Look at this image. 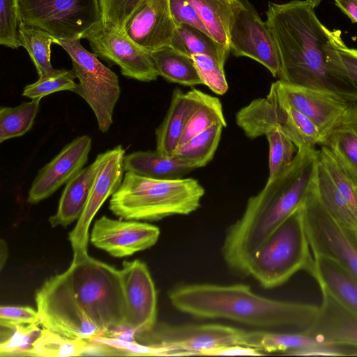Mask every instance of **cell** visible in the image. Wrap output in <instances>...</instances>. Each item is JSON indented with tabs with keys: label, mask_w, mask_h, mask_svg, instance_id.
<instances>
[{
	"label": "cell",
	"mask_w": 357,
	"mask_h": 357,
	"mask_svg": "<svg viewBox=\"0 0 357 357\" xmlns=\"http://www.w3.org/2000/svg\"><path fill=\"white\" fill-rule=\"evenodd\" d=\"M266 15L279 53L280 80L357 100L355 89L335 66L336 49L346 45L341 31L324 26L306 0L269 1Z\"/></svg>",
	"instance_id": "6da1fadb"
},
{
	"label": "cell",
	"mask_w": 357,
	"mask_h": 357,
	"mask_svg": "<svg viewBox=\"0 0 357 357\" xmlns=\"http://www.w3.org/2000/svg\"><path fill=\"white\" fill-rule=\"evenodd\" d=\"M319 150L298 149L291 166L251 197L242 216L227 229L222 248L227 265L246 275L248 264L261 244L301 206L314 183Z\"/></svg>",
	"instance_id": "7a4b0ae2"
},
{
	"label": "cell",
	"mask_w": 357,
	"mask_h": 357,
	"mask_svg": "<svg viewBox=\"0 0 357 357\" xmlns=\"http://www.w3.org/2000/svg\"><path fill=\"white\" fill-rule=\"evenodd\" d=\"M169 300L177 310L204 319H222L256 330L303 332L319 306L261 296L244 284H190L174 287Z\"/></svg>",
	"instance_id": "3957f363"
},
{
	"label": "cell",
	"mask_w": 357,
	"mask_h": 357,
	"mask_svg": "<svg viewBox=\"0 0 357 357\" xmlns=\"http://www.w3.org/2000/svg\"><path fill=\"white\" fill-rule=\"evenodd\" d=\"M204 192L195 178L160 180L126 172L121 185L111 196L109 208L121 219L155 221L195 211Z\"/></svg>",
	"instance_id": "277c9868"
},
{
	"label": "cell",
	"mask_w": 357,
	"mask_h": 357,
	"mask_svg": "<svg viewBox=\"0 0 357 357\" xmlns=\"http://www.w3.org/2000/svg\"><path fill=\"white\" fill-rule=\"evenodd\" d=\"M72 294L105 336L130 329L119 270L87 255L73 257L62 273Z\"/></svg>",
	"instance_id": "5b68a950"
},
{
	"label": "cell",
	"mask_w": 357,
	"mask_h": 357,
	"mask_svg": "<svg viewBox=\"0 0 357 357\" xmlns=\"http://www.w3.org/2000/svg\"><path fill=\"white\" fill-rule=\"evenodd\" d=\"M310 250L303 204L257 248L248 264L246 275L266 289L281 286L299 271L310 272L314 261Z\"/></svg>",
	"instance_id": "8992f818"
},
{
	"label": "cell",
	"mask_w": 357,
	"mask_h": 357,
	"mask_svg": "<svg viewBox=\"0 0 357 357\" xmlns=\"http://www.w3.org/2000/svg\"><path fill=\"white\" fill-rule=\"evenodd\" d=\"M236 124L250 139L279 130L289 138L297 149L322 145L324 138L313 122L291 106L272 83L267 96L253 100L236 115Z\"/></svg>",
	"instance_id": "52a82bcc"
},
{
	"label": "cell",
	"mask_w": 357,
	"mask_h": 357,
	"mask_svg": "<svg viewBox=\"0 0 357 357\" xmlns=\"http://www.w3.org/2000/svg\"><path fill=\"white\" fill-rule=\"evenodd\" d=\"M248 331L221 324L156 323L150 331L135 333L138 342L159 351V356H208L220 347L246 346Z\"/></svg>",
	"instance_id": "ba28073f"
},
{
	"label": "cell",
	"mask_w": 357,
	"mask_h": 357,
	"mask_svg": "<svg viewBox=\"0 0 357 357\" xmlns=\"http://www.w3.org/2000/svg\"><path fill=\"white\" fill-rule=\"evenodd\" d=\"M20 22L59 40L86 38L103 26L99 0H18Z\"/></svg>",
	"instance_id": "9c48e42d"
},
{
	"label": "cell",
	"mask_w": 357,
	"mask_h": 357,
	"mask_svg": "<svg viewBox=\"0 0 357 357\" xmlns=\"http://www.w3.org/2000/svg\"><path fill=\"white\" fill-rule=\"evenodd\" d=\"M68 53L73 72L79 83L73 91L81 96L93 110L102 132L113 123V114L121 94L118 76L83 47L80 39L59 40L56 43Z\"/></svg>",
	"instance_id": "30bf717a"
},
{
	"label": "cell",
	"mask_w": 357,
	"mask_h": 357,
	"mask_svg": "<svg viewBox=\"0 0 357 357\" xmlns=\"http://www.w3.org/2000/svg\"><path fill=\"white\" fill-rule=\"evenodd\" d=\"M38 323L62 336L90 340L104 335L70 292L62 273L54 275L36 291Z\"/></svg>",
	"instance_id": "8fae6325"
},
{
	"label": "cell",
	"mask_w": 357,
	"mask_h": 357,
	"mask_svg": "<svg viewBox=\"0 0 357 357\" xmlns=\"http://www.w3.org/2000/svg\"><path fill=\"white\" fill-rule=\"evenodd\" d=\"M303 215L313 255L335 260L357 278V230L331 215L317 196L314 181L303 204Z\"/></svg>",
	"instance_id": "7c38bea8"
},
{
	"label": "cell",
	"mask_w": 357,
	"mask_h": 357,
	"mask_svg": "<svg viewBox=\"0 0 357 357\" xmlns=\"http://www.w3.org/2000/svg\"><path fill=\"white\" fill-rule=\"evenodd\" d=\"M229 49L236 56H245L266 67L278 77L280 56L265 22L248 0H237L229 28Z\"/></svg>",
	"instance_id": "4fadbf2b"
},
{
	"label": "cell",
	"mask_w": 357,
	"mask_h": 357,
	"mask_svg": "<svg viewBox=\"0 0 357 357\" xmlns=\"http://www.w3.org/2000/svg\"><path fill=\"white\" fill-rule=\"evenodd\" d=\"M314 187L331 215L357 230V190L352 179L326 146L319 149Z\"/></svg>",
	"instance_id": "5bb4252c"
},
{
	"label": "cell",
	"mask_w": 357,
	"mask_h": 357,
	"mask_svg": "<svg viewBox=\"0 0 357 357\" xmlns=\"http://www.w3.org/2000/svg\"><path fill=\"white\" fill-rule=\"evenodd\" d=\"M126 151L121 145L102 153V158L92 183L88 199L74 229L69 232L73 257L88 254L89 227L98 210L121 185Z\"/></svg>",
	"instance_id": "9a60e30c"
},
{
	"label": "cell",
	"mask_w": 357,
	"mask_h": 357,
	"mask_svg": "<svg viewBox=\"0 0 357 357\" xmlns=\"http://www.w3.org/2000/svg\"><path fill=\"white\" fill-rule=\"evenodd\" d=\"M86 39L93 53L118 65L123 75L146 82L159 76L150 52L132 40L123 29L103 25Z\"/></svg>",
	"instance_id": "2e32d148"
},
{
	"label": "cell",
	"mask_w": 357,
	"mask_h": 357,
	"mask_svg": "<svg viewBox=\"0 0 357 357\" xmlns=\"http://www.w3.org/2000/svg\"><path fill=\"white\" fill-rule=\"evenodd\" d=\"M160 234V229L154 225L102 215L94 222L90 241L96 248L121 258L152 247Z\"/></svg>",
	"instance_id": "e0dca14e"
},
{
	"label": "cell",
	"mask_w": 357,
	"mask_h": 357,
	"mask_svg": "<svg viewBox=\"0 0 357 357\" xmlns=\"http://www.w3.org/2000/svg\"><path fill=\"white\" fill-rule=\"evenodd\" d=\"M119 271L128 328L135 333L151 330L157 323V291L147 265L139 259L124 261Z\"/></svg>",
	"instance_id": "ac0fdd59"
},
{
	"label": "cell",
	"mask_w": 357,
	"mask_h": 357,
	"mask_svg": "<svg viewBox=\"0 0 357 357\" xmlns=\"http://www.w3.org/2000/svg\"><path fill=\"white\" fill-rule=\"evenodd\" d=\"M277 82L280 91L289 103L317 127L324 142L357 102L324 90L292 85L280 79Z\"/></svg>",
	"instance_id": "d6986e66"
},
{
	"label": "cell",
	"mask_w": 357,
	"mask_h": 357,
	"mask_svg": "<svg viewBox=\"0 0 357 357\" xmlns=\"http://www.w3.org/2000/svg\"><path fill=\"white\" fill-rule=\"evenodd\" d=\"M91 146L88 135L78 136L66 144L38 171L29 190L27 202L37 204L66 184L86 164Z\"/></svg>",
	"instance_id": "ffe728a7"
},
{
	"label": "cell",
	"mask_w": 357,
	"mask_h": 357,
	"mask_svg": "<svg viewBox=\"0 0 357 357\" xmlns=\"http://www.w3.org/2000/svg\"><path fill=\"white\" fill-rule=\"evenodd\" d=\"M176 28L170 0H142L123 30L140 47L152 52L170 46Z\"/></svg>",
	"instance_id": "44dd1931"
},
{
	"label": "cell",
	"mask_w": 357,
	"mask_h": 357,
	"mask_svg": "<svg viewBox=\"0 0 357 357\" xmlns=\"http://www.w3.org/2000/svg\"><path fill=\"white\" fill-rule=\"evenodd\" d=\"M321 303L310 326L303 333L319 342L357 349V314L351 312L324 287Z\"/></svg>",
	"instance_id": "7402d4cb"
},
{
	"label": "cell",
	"mask_w": 357,
	"mask_h": 357,
	"mask_svg": "<svg viewBox=\"0 0 357 357\" xmlns=\"http://www.w3.org/2000/svg\"><path fill=\"white\" fill-rule=\"evenodd\" d=\"M207 96L195 88L186 93L179 89L174 91L166 116L155 131L157 151L173 155L188 121Z\"/></svg>",
	"instance_id": "603a6c76"
},
{
	"label": "cell",
	"mask_w": 357,
	"mask_h": 357,
	"mask_svg": "<svg viewBox=\"0 0 357 357\" xmlns=\"http://www.w3.org/2000/svg\"><path fill=\"white\" fill-rule=\"evenodd\" d=\"M102 158V153H99L92 163L82 168L66 184L57 211L49 218L52 227H67L79 219Z\"/></svg>",
	"instance_id": "cb8c5ba5"
},
{
	"label": "cell",
	"mask_w": 357,
	"mask_h": 357,
	"mask_svg": "<svg viewBox=\"0 0 357 357\" xmlns=\"http://www.w3.org/2000/svg\"><path fill=\"white\" fill-rule=\"evenodd\" d=\"M314 256V255H313ZM343 306L357 314V278L335 260L314 256L308 273Z\"/></svg>",
	"instance_id": "d4e9b609"
},
{
	"label": "cell",
	"mask_w": 357,
	"mask_h": 357,
	"mask_svg": "<svg viewBox=\"0 0 357 357\" xmlns=\"http://www.w3.org/2000/svg\"><path fill=\"white\" fill-rule=\"evenodd\" d=\"M196 10L217 45L224 67L230 51L229 28L237 0H186Z\"/></svg>",
	"instance_id": "484cf974"
},
{
	"label": "cell",
	"mask_w": 357,
	"mask_h": 357,
	"mask_svg": "<svg viewBox=\"0 0 357 357\" xmlns=\"http://www.w3.org/2000/svg\"><path fill=\"white\" fill-rule=\"evenodd\" d=\"M125 172L160 180L183 178L192 167L174 155L168 156L155 151H139L125 155Z\"/></svg>",
	"instance_id": "4316f807"
},
{
	"label": "cell",
	"mask_w": 357,
	"mask_h": 357,
	"mask_svg": "<svg viewBox=\"0 0 357 357\" xmlns=\"http://www.w3.org/2000/svg\"><path fill=\"white\" fill-rule=\"evenodd\" d=\"M324 344L303 332L273 331L264 330L248 331L246 346L254 348L264 354L282 353L298 355L305 349Z\"/></svg>",
	"instance_id": "83f0119b"
},
{
	"label": "cell",
	"mask_w": 357,
	"mask_h": 357,
	"mask_svg": "<svg viewBox=\"0 0 357 357\" xmlns=\"http://www.w3.org/2000/svg\"><path fill=\"white\" fill-rule=\"evenodd\" d=\"M159 76L184 86L203 84L192 58L171 46L150 52Z\"/></svg>",
	"instance_id": "f1b7e54d"
},
{
	"label": "cell",
	"mask_w": 357,
	"mask_h": 357,
	"mask_svg": "<svg viewBox=\"0 0 357 357\" xmlns=\"http://www.w3.org/2000/svg\"><path fill=\"white\" fill-rule=\"evenodd\" d=\"M321 146L328 147L340 162L357 170V102Z\"/></svg>",
	"instance_id": "f546056e"
},
{
	"label": "cell",
	"mask_w": 357,
	"mask_h": 357,
	"mask_svg": "<svg viewBox=\"0 0 357 357\" xmlns=\"http://www.w3.org/2000/svg\"><path fill=\"white\" fill-rule=\"evenodd\" d=\"M224 127L219 123L208 128L178 146L172 155L194 169L206 165L214 156Z\"/></svg>",
	"instance_id": "4dcf8cb0"
},
{
	"label": "cell",
	"mask_w": 357,
	"mask_h": 357,
	"mask_svg": "<svg viewBox=\"0 0 357 357\" xmlns=\"http://www.w3.org/2000/svg\"><path fill=\"white\" fill-rule=\"evenodd\" d=\"M20 46L29 53L35 65L38 77L54 72L56 69L51 63V45L57 39L45 31L20 22L18 29Z\"/></svg>",
	"instance_id": "1f68e13d"
},
{
	"label": "cell",
	"mask_w": 357,
	"mask_h": 357,
	"mask_svg": "<svg viewBox=\"0 0 357 357\" xmlns=\"http://www.w3.org/2000/svg\"><path fill=\"white\" fill-rule=\"evenodd\" d=\"M41 98L31 99L16 107L0 108V143L24 135L33 126Z\"/></svg>",
	"instance_id": "d6a6232c"
},
{
	"label": "cell",
	"mask_w": 357,
	"mask_h": 357,
	"mask_svg": "<svg viewBox=\"0 0 357 357\" xmlns=\"http://www.w3.org/2000/svg\"><path fill=\"white\" fill-rule=\"evenodd\" d=\"M88 340H75L43 328L33 344L31 356L70 357L84 356Z\"/></svg>",
	"instance_id": "836d02e7"
},
{
	"label": "cell",
	"mask_w": 357,
	"mask_h": 357,
	"mask_svg": "<svg viewBox=\"0 0 357 357\" xmlns=\"http://www.w3.org/2000/svg\"><path fill=\"white\" fill-rule=\"evenodd\" d=\"M170 46L190 56L196 54L208 55L220 65L218 47L212 38L189 25L177 24Z\"/></svg>",
	"instance_id": "e575fe53"
},
{
	"label": "cell",
	"mask_w": 357,
	"mask_h": 357,
	"mask_svg": "<svg viewBox=\"0 0 357 357\" xmlns=\"http://www.w3.org/2000/svg\"><path fill=\"white\" fill-rule=\"evenodd\" d=\"M219 123L225 127L227 126L221 102L218 98L208 95L204 103L188 121L181 137L178 146L187 142L208 128Z\"/></svg>",
	"instance_id": "d590c367"
},
{
	"label": "cell",
	"mask_w": 357,
	"mask_h": 357,
	"mask_svg": "<svg viewBox=\"0 0 357 357\" xmlns=\"http://www.w3.org/2000/svg\"><path fill=\"white\" fill-rule=\"evenodd\" d=\"M269 146L267 181L282 175L291 166L294 156L295 144L280 130H275L266 135Z\"/></svg>",
	"instance_id": "8d00e7d4"
},
{
	"label": "cell",
	"mask_w": 357,
	"mask_h": 357,
	"mask_svg": "<svg viewBox=\"0 0 357 357\" xmlns=\"http://www.w3.org/2000/svg\"><path fill=\"white\" fill-rule=\"evenodd\" d=\"M73 70L56 69L47 73L30 84L26 85L22 91V96L29 98H42L44 96L61 91H73L77 84Z\"/></svg>",
	"instance_id": "74e56055"
},
{
	"label": "cell",
	"mask_w": 357,
	"mask_h": 357,
	"mask_svg": "<svg viewBox=\"0 0 357 357\" xmlns=\"http://www.w3.org/2000/svg\"><path fill=\"white\" fill-rule=\"evenodd\" d=\"M38 322L19 326L1 337V356H31L33 344L42 330Z\"/></svg>",
	"instance_id": "f35d334b"
},
{
	"label": "cell",
	"mask_w": 357,
	"mask_h": 357,
	"mask_svg": "<svg viewBox=\"0 0 357 357\" xmlns=\"http://www.w3.org/2000/svg\"><path fill=\"white\" fill-rule=\"evenodd\" d=\"M202 84L218 95H223L228 90L224 68L218 61L206 54H196L191 56Z\"/></svg>",
	"instance_id": "ab89813d"
},
{
	"label": "cell",
	"mask_w": 357,
	"mask_h": 357,
	"mask_svg": "<svg viewBox=\"0 0 357 357\" xmlns=\"http://www.w3.org/2000/svg\"><path fill=\"white\" fill-rule=\"evenodd\" d=\"M20 23L18 0H0V44L18 48Z\"/></svg>",
	"instance_id": "60d3db41"
},
{
	"label": "cell",
	"mask_w": 357,
	"mask_h": 357,
	"mask_svg": "<svg viewBox=\"0 0 357 357\" xmlns=\"http://www.w3.org/2000/svg\"><path fill=\"white\" fill-rule=\"evenodd\" d=\"M103 25L123 29L126 21L142 0H99Z\"/></svg>",
	"instance_id": "b9f144b4"
},
{
	"label": "cell",
	"mask_w": 357,
	"mask_h": 357,
	"mask_svg": "<svg viewBox=\"0 0 357 357\" xmlns=\"http://www.w3.org/2000/svg\"><path fill=\"white\" fill-rule=\"evenodd\" d=\"M37 310L29 306L1 305L0 307L1 328L13 330L19 326L38 322Z\"/></svg>",
	"instance_id": "7bdbcfd3"
},
{
	"label": "cell",
	"mask_w": 357,
	"mask_h": 357,
	"mask_svg": "<svg viewBox=\"0 0 357 357\" xmlns=\"http://www.w3.org/2000/svg\"><path fill=\"white\" fill-rule=\"evenodd\" d=\"M170 6L176 24L189 25L211 36L196 10L188 1L170 0Z\"/></svg>",
	"instance_id": "ee69618b"
},
{
	"label": "cell",
	"mask_w": 357,
	"mask_h": 357,
	"mask_svg": "<svg viewBox=\"0 0 357 357\" xmlns=\"http://www.w3.org/2000/svg\"><path fill=\"white\" fill-rule=\"evenodd\" d=\"M337 72L354 87L357 93V49L349 48L346 45L337 47Z\"/></svg>",
	"instance_id": "f6af8a7d"
},
{
	"label": "cell",
	"mask_w": 357,
	"mask_h": 357,
	"mask_svg": "<svg viewBox=\"0 0 357 357\" xmlns=\"http://www.w3.org/2000/svg\"><path fill=\"white\" fill-rule=\"evenodd\" d=\"M261 351L246 346L230 345L216 349L208 356H262Z\"/></svg>",
	"instance_id": "bcb514c9"
},
{
	"label": "cell",
	"mask_w": 357,
	"mask_h": 357,
	"mask_svg": "<svg viewBox=\"0 0 357 357\" xmlns=\"http://www.w3.org/2000/svg\"><path fill=\"white\" fill-rule=\"evenodd\" d=\"M335 4L353 23H357V0H334Z\"/></svg>",
	"instance_id": "7dc6e473"
},
{
	"label": "cell",
	"mask_w": 357,
	"mask_h": 357,
	"mask_svg": "<svg viewBox=\"0 0 357 357\" xmlns=\"http://www.w3.org/2000/svg\"><path fill=\"white\" fill-rule=\"evenodd\" d=\"M8 256V250L6 242L3 239L0 240V268H3Z\"/></svg>",
	"instance_id": "c3c4849f"
},
{
	"label": "cell",
	"mask_w": 357,
	"mask_h": 357,
	"mask_svg": "<svg viewBox=\"0 0 357 357\" xmlns=\"http://www.w3.org/2000/svg\"><path fill=\"white\" fill-rule=\"evenodd\" d=\"M336 157V156H335ZM338 160V159H337ZM340 161V160H339ZM342 165L344 167L351 178L352 179L354 183L355 184L356 188L357 190V170L342 163L340 161Z\"/></svg>",
	"instance_id": "681fc988"
},
{
	"label": "cell",
	"mask_w": 357,
	"mask_h": 357,
	"mask_svg": "<svg viewBox=\"0 0 357 357\" xmlns=\"http://www.w3.org/2000/svg\"><path fill=\"white\" fill-rule=\"evenodd\" d=\"M306 1L314 8L315 7H317L321 1V0H306Z\"/></svg>",
	"instance_id": "f907efd6"
}]
</instances>
